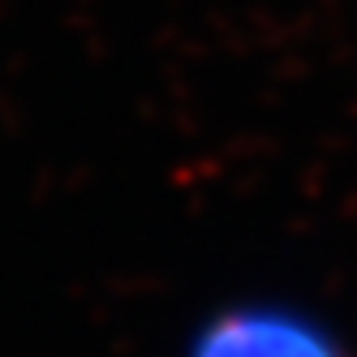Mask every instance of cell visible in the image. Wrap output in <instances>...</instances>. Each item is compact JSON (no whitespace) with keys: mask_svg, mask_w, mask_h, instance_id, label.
Segmentation results:
<instances>
[{"mask_svg":"<svg viewBox=\"0 0 357 357\" xmlns=\"http://www.w3.org/2000/svg\"><path fill=\"white\" fill-rule=\"evenodd\" d=\"M194 357H340V349L301 314L237 310L207 327Z\"/></svg>","mask_w":357,"mask_h":357,"instance_id":"6da1fadb","label":"cell"}]
</instances>
